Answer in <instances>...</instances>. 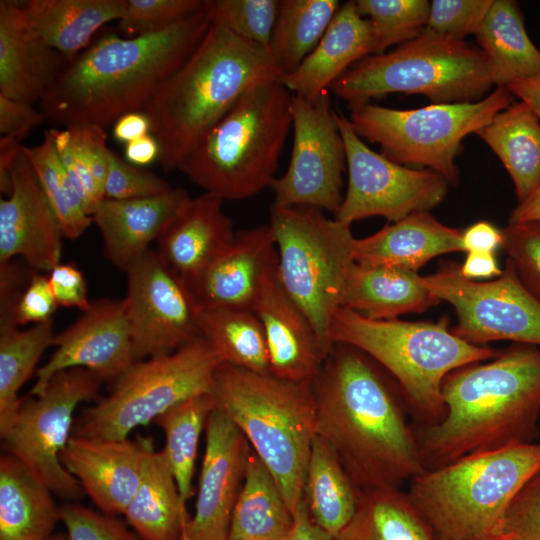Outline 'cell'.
<instances>
[{
    "label": "cell",
    "instance_id": "1",
    "mask_svg": "<svg viewBox=\"0 0 540 540\" xmlns=\"http://www.w3.org/2000/svg\"><path fill=\"white\" fill-rule=\"evenodd\" d=\"M311 385L316 435L360 490L401 489L425 471L402 394L369 356L334 343Z\"/></svg>",
    "mask_w": 540,
    "mask_h": 540
},
{
    "label": "cell",
    "instance_id": "2",
    "mask_svg": "<svg viewBox=\"0 0 540 540\" xmlns=\"http://www.w3.org/2000/svg\"><path fill=\"white\" fill-rule=\"evenodd\" d=\"M444 416L416 439L425 470L469 454L535 443L540 417V347L515 343L487 363L450 372L442 384Z\"/></svg>",
    "mask_w": 540,
    "mask_h": 540
},
{
    "label": "cell",
    "instance_id": "3",
    "mask_svg": "<svg viewBox=\"0 0 540 540\" xmlns=\"http://www.w3.org/2000/svg\"><path fill=\"white\" fill-rule=\"evenodd\" d=\"M210 27L204 8L160 32L103 36L68 61L40 102L41 113L45 120L65 127L85 122L106 129L124 114L142 111Z\"/></svg>",
    "mask_w": 540,
    "mask_h": 540
},
{
    "label": "cell",
    "instance_id": "4",
    "mask_svg": "<svg viewBox=\"0 0 540 540\" xmlns=\"http://www.w3.org/2000/svg\"><path fill=\"white\" fill-rule=\"evenodd\" d=\"M280 78L265 48L211 25L191 56L158 86L142 110L158 142L161 167L177 169L247 89Z\"/></svg>",
    "mask_w": 540,
    "mask_h": 540
},
{
    "label": "cell",
    "instance_id": "5",
    "mask_svg": "<svg viewBox=\"0 0 540 540\" xmlns=\"http://www.w3.org/2000/svg\"><path fill=\"white\" fill-rule=\"evenodd\" d=\"M212 394L271 472L293 514L304 498L316 437L311 382H291L220 364Z\"/></svg>",
    "mask_w": 540,
    "mask_h": 540
},
{
    "label": "cell",
    "instance_id": "6",
    "mask_svg": "<svg viewBox=\"0 0 540 540\" xmlns=\"http://www.w3.org/2000/svg\"><path fill=\"white\" fill-rule=\"evenodd\" d=\"M292 98L280 79L254 84L177 169L223 200L251 198L270 187L292 126Z\"/></svg>",
    "mask_w": 540,
    "mask_h": 540
},
{
    "label": "cell",
    "instance_id": "7",
    "mask_svg": "<svg viewBox=\"0 0 540 540\" xmlns=\"http://www.w3.org/2000/svg\"><path fill=\"white\" fill-rule=\"evenodd\" d=\"M330 339L362 351L384 368L421 425L444 416L442 384L450 372L498 354L455 335L447 317L437 322L373 320L343 307L333 316Z\"/></svg>",
    "mask_w": 540,
    "mask_h": 540
},
{
    "label": "cell",
    "instance_id": "8",
    "mask_svg": "<svg viewBox=\"0 0 540 540\" xmlns=\"http://www.w3.org/2000/svg\"><path fill=\"white\" fill-rule=\"evenodd\" d=\"M540 472V443L474 453L425 470L407 495L439 537L492 536L519 491Z\"/></svg>",
    "mask_w": 540,
    "mask_h": 540
},
{
    "label": "cell",
    "instance_id": "9",
    "mask_svg": "<svg viewBox=\"0 0 540 540\" xmlns=\"http://www.w3.org/2000/svg\"><path fill=\"white\" fill-rule=\"evenodd\" d=\"M493 85L479 47L425 28L390 52L362 58L329 90L350 107L391 93L424 95L434 104L476 102Z\"/></svg>",
    "mask_w": 540,
    "mask_h": 540
},
{
    "label": "cell",
    "instance_id": "10",
    "mask_svg": "<svg viewBox=\"0 0 540 540\" xmlns=\"http://www.w3.org/2000/svg\"><path fill=\"white\" fill-rule=\"evenodd\" d=\"M269 215L278 280L311 322L326 358L333 347L331 322L356 262V238L351 226L327 218L317 208L272 203Z\"/></svg>",
    "mask_w": 540,
    "mask_h": 540
},
{
    "label": "cell",
    "instance_id": "11",
    "mask_svg": "<svg viewBox=\"0 0 540 540\" xmlns=\"http://www.w3.org/2000/svg\"><path fill=\"white\" fill-rule=\"evenodd\" d=\"M512 94L496 87L476 102L431 104L394 109L370 102L350 106V123L362 139L380 146L382 154L407 167H425L443 176L449 185L459 181L456 158L463 139L477 133L507 108Z\"/></svg>",
    "mask_w": 540,
    "mask_h": 540
},
{
    "label": "cell",
    "instance_id": "12",
    "mask_svg": "<svg viewBox=\"0 0 540 540\" xmlns=\"http://www.w3.org/2000/svg\"><path fill=\"white\" fill-rule=\"evenodd\" d=\"M220 364L202 337L172 353L135 361L112 382L107 396L75 419L72 436L127 439L177 404L212 393Z\"/></svg>",
    "mask_w": 540,
    "mask_h": 540
},
{
    "label": "cell",
    "instance_id": "13",
    "mask_svg": "<svg viewBox=\"0 0 540 540\" xmlns=\"http://www.w3.org/2000/svg\"><path fill=\"white\" fill-rule=\"evenodd\" d=\"M101 383L85 368L56 373L40 395L22 398L12 423L0 434L4 452L63 499L78 500L86 495L63 466L61 454L72 437L77 406L96 399Z\"/></svg>",
    "mask_w": 540,
    "mask_h": 540
},
{
    "label": "cell",
    "instance_id": "14",
    "mask_svg": "<svg viewBox=\"0 0 540 540\" xmlns=\"http://www.w3.org/2000/svg\"><path fill=\"white\" fill-rule=\"evenodd\" d=\"M424 286L441 301L452 305L455 335L484 346L492 341H512L540 347V301L519 280L509 260L499 277L475 281L460 272V263H442L422 276Z\"/></svg>",
    "mask_w": 540,
    "mask_h": 540
},
{
    "label": "cell",
    "instance_id": "15",
    "mask_svg": "<svg viewBox=\"0 0 540 540\" xmlns=\"http://www.w3.org/2000/svg\"><path fill=\"white\" fill-rule=\"evenodd\" d=\"M343 139L348 186L335 219L352 223L382 216L393 223L416 212H429L443 202L448 182L430 169L400 165L371 150L340 110H334Z\"/></svg>",
    "mask_w": 540,
    "mask_h": 540
},
{
    "label": "cell",
    "instance_id": "16",
    "mask_svg": "<svg viewBox=\"0 0 540 540\" xmlns=\"http://www.w3.org/2000/svg\"><path fill=\"white\" fill-rule=\"evenodd\" d=\"M293 145L287 171L270 188L274 204L312 207L336 215L342 195L346 153L329 90L314 99L293 95Z\"/></svg>",
    "mask_w": 540,
    "mask_h": 540
},
{
    "label": "cell",
    "instance_id": "17",
    "mask_svg": "<svg viewBox=\"0 0 540 540\" xmlns=\"http://www.w3.org/2000/svg\"><path fill=\"white\" fill-rule=\"evenodd\" d=\"M124 309L136 361L201 338L200 309L184 280L149 249L127 270Z\"/></svg>",
    "mask_w": 540,
    "mask_h": 540
},
{
    "label": "cell",
    "instance_id": "18",
    "mask_svg": "<svg viewBox=\"0 0 540 540\" xmlns=\"http://www.w3.org/2000/svg\"><path fill=\"white\" fill-rule=\"evenodd\" d=\"M55 351L36 371L30 395L38 396L58 372L85 368L101 382H114L136 360L123 299H97L53 340Z\"/></svg>",
    "mask_w": 540,
    "mask_h": 540
},
{
    "label": "cell",
    "instance_id": "19",
    "mask_svg": "<svg viewBox=\"0 0 540 540\" xmlns=\"http://www.w3.org/2000/svg\"><path fill=\"white\" fill-rule=\"evenodd\" d=\"M205 433L195 508L183 540H226L252 451L242 431L218 406Z\"/></svg>",
    "mask_w": 540,
    "mask_h": 540
},
{
    "label": "cell",
    "instance_id": "20",
    "mask_svg": "<svg viewBox=\"0 0 540 540\" xmlns=\"http://www.w3.org/2000/svg\"><path fill=\"white\" fill-rule=\"evenodd\" d=\"M8 171L11 191L0 199V264L21 257L31 270L50 272L61 263L60 221L23 148Z\"/></svg>",
    "mask_w": 540,
    "mask_h": 540
},
{
    "label": "cell",
    "instance_id": "21",
    "mask_svg": "<svg viewBox=\"0 0 540 540\" xmlns=\"http://www.w3.org/2000/svg\"><path fill=\"white\" fill-rule=\"evenodd\" d=\"M278 252L269 225L236 232L232 244L203 271L184 281L200 310L254 311L267 279L277 272Z\"/></svg>",
    "mask_w": 540,
    "mask_h": 540
},
{
    "label": "cell",
    "instance_id": "22",
    "mask_svg": "<svg viewBox=\"0 0 540 540\" xmlns=\"http://www.w3.org/2000/svg\"><path fill=\"white\" fill-rule=\"evenodd\" d=\"M151 437L98 439L72 436L61 454L65 469L99 511L125 513L141 481Z\"/></svg>",
    "mask_w": 540,
    "mask_h": 540
},
{
    "label": "cell",
    "instance_id": "23",
    "mask_svg": "<svg viewBox=\"0 0 540 540\" xmlns=\"http://www.w3.org/2000/svg\"><path fill=\"white\" fill-rule=\"evenodd\" d=\"M68 61L34 31L24 2L0 1V94L41 102Z\"/></svg>",
    "mask_w": 540,
    "mask_h": 540
},
{
    "label": "cell",
    "instance_id": "24",
    "mask_svg": "<svg viewBox=\"0 0 540 540\" xmlns=\"http://www.w3.org/2000/svg\"><path fill=\"white\" fill-rule=\"evenodd\" d=\"M254 312L264 331L270 374L312 382L325 358L311 322L285 292L277 272L265 282Z\"/></svg>",
    "mask_w": 540,
    "mask_h": 540
},
{
    "label": "cell",
    "instance_id": "25",
    "mask_svg": "<svg viewBox=\"0 0 540 540\" xmlns=\"http://www.w3.org/2000/svg\"><path fill=\"white\" fill-rule=\"evenodd\" d=\"M190 200L182 188L140 199H103L91 217L101 234L106 259L126 272Z\"/></svg>",
    "mask_w": 540,
    "mask_h": 540
},
{
    "label": "cell",
    "instance_id": "26",
    "mask_svg": "<svg viewBox=\"0 0 540 540\" xmlns=\"http://www.w3.org/2000/svg\"><path fill=\"white\" fill-rule=\"evenodd\" d=\"M223 202L210 193L191 198L157 240V252L184 281L203 271L235 239Z\"/></svg>",
    "mask_w": 540,
    "mask_h": 540
},
{
    "label": "cell",
    "instance_id": "27",
    "mask_svg": "<svg viewBox=\"0 0 540 540\" xmlns=\"http://www.w3.org/2000/svg\"><path fill=\"white\" fill-rule=\"evenodd\" d=\"M369 54H373L370 23L358 12L356 1H347L341 4L314 50L280 81L293 95L314 99Z\"/></svg>",
    "mask_w": 540,
    "mask_h": 540
},
{
    "label": "cell",
    "instance_id": "28",
    "mask_svg": "<svg viewBox=\"0 0 540 540\" xmlns=\"http://www.w3.org/2000/svg\"><path fill=\"white\" fill-rule=\"evenodd\" d=\"M464 251L462 230L446 226L429 212H416L355 241V261L417 272L429 260Z\"/></svg>",
    "mask_w": 540,
    "mask_h": 540
},
{
    "label": "cell",
    "instance_id": "29",
    "mask_svg": "<svg viewBox=\"0 0 540 540\" xmlns=\"http://www.w3.org/2000/svg\"><path fill=\"white\" fill-rule=\"evenodd\" d=\"M438 303L417 272L357 262L350 269L341 298V307L373 320L420 313Z\"/></svg>",
    "mask_w": 540,
    "mask_h": 540
},
{
    "label": "cell",
    "instance_id": "30",
    "mask_svg": "<svg viewBox=\"0 0 540 540\" xmlns=\"http://www.w3.org/2000/svg\"><path fill=\"white\" fill-rule=\"evenodd\" d=\"M53 492L12 455L0 456V540H46L60 520Z\"/></svg>",
    "mask_w": 540,
    "mask_h": 540
},
{
    "label": "cell",
    "instance_id": "31",
    "mask_svg": "<svg viewBox=\"0 0 540 540\" xmlns=\"http://www.w3.org/2000/svg\"><path fill=\"white\" fill-rule=\"evenodd\" d=\"M474 36L496 87L540 72V49L526 31L518 2L493 0Z\"/></svg>",
    "mask_w": 540,
    "mask_h": 540
},
{
    "label": "cell",
    "instance_id": "32",
    "mask_svg": "<svg viewBox=\"0 0 540 540\" xmlns=\"http://www.w3.org/2000/svg\"><path fill=\"white\" fill-rule=\"evenodd\" d=\"M126 0H28V21L50 47L71 60L106 23L119 20Z\"/></svg>",
    "mask_w": 540,
    "mask_h": 540
},
{
    "label": "cell",
    "instance_id": "33",
    "mask_svg": "<svg viewBox=\"0 0 540 540\" xmlns=\"http://www.w3.org/2000/svg\"><path fill=\"white\" fill-rule=\"evenodd\" d=\"M161 451L148 450L141 481L124 515L143 540H183L190 516Z\"/></svg>",
    "mask_w": 540,
    "mask_h": 540
},
{
    "label": "cell",
    "instance_id": "34",
    "mask_svg": "<svg viewBox=\"0 0 540 540\" xmlns=\"http://www.w3.org/2000/svg\"><path fill=\"white\" fill-rule=\"evenodd\" d=\"M498 156L518 202L540 183V120L522 101L512 102L476 133Z\"/></svg>",
    "mask_w": 540,
    "mask_h": 540
},
{
    "label": "cell",
    "instance_id": "35",
    "mask_svg": "<svg viewBox=\"0 0 540 540\" xmlns=\"http://www.w3.org/2000/svg\"><path fill=\"white\" fill-rule=\"evenodd\" d=\"M293 525L273 475L252 450L226 540H287Z\"/></svg>",
    "mask_w": 540,
    "mask_h": 540
},
{
    "label": "cell",
    "instance_id": "36",
    "mask_svg": "<svg viewBox=\"0 0 540 540\" xmlns=\"http://www.w3.org/2000/svg\"><path fill=\"white\" fill-rule=\"evenodd\" d=\"M360 491L333 449L316 435L304 483V500L313 521L334 537L354 515Z\"/></svg>",
    "mask_w": 540,
    "mask_h": 540
},
{
    "label": "cell",
    "instance_id": "37",
    "mask_svg": "<svg viewBox=\"0 0 540 540\" xmlns=\"http://www.w3.org/2000/svg\"><path fill=\"white\" fill-rule=\"evenodd\" d=\"M331 540H434L432 527L401 489L361 490L355 513Z\"/></svg>",
    "mask_w": 540,
    "mask_h": 540
},
{
    "label": "cell",
    "instance_id": "38",
    "mask_svg": "<svg viewBox=\"0 0 540 540\" xmlns=\"http://www.w3.org/2000/svg\"><path fill=\"white\" fill-rule=\"evenodd\" d=\"M340 6L337 0H279L267 52L281 77L314 50Z\"/></svg>",
    "mask_w": 540,
    "mask_h": 540
},
{
    "label": "cell",
    "instance_id": "39",
    "mask_svg": "<svg viewBox=\"0 0 540 540\" xmlns=\"http://www.w3.org/2000/svg\"><path fill=\"white\" fill-rule=\"evenodd\" d=\"M49 131L57 154L91 216L104 199L110 154L106 129L84 122Z\"/></svg>",
    "mask_w": 540,
    "mask_h": 540
},
{
    "label": "cell",
    "instance_id": "40",
    "mask_svg": "<svg viewBox=\"0 0 540 540\" xmlns=\"http://www.w3.org/2000/svg\"><path fill=\"white\" fill-rule=\"evenodd\" d=\"M201 336L222 364L270 374L262 325L251 310H200Z\"/></svg>",
    "mask_w": 540,
    "mask_h": 540
},
{
    "label": "cell",
    "instance_id": "41",
    "mask_svg": "<svg viewBox=\"0 0 540 540\" xmlns=\"http://www.w3.org/2000/svg\"><path fill=\"white\" fill-rule=\"evenodd\" d=\"M216 407L213 394L204 393L177 404L154 421L164 432L165 444L160 451L184 503L194 493L192 481L200 437Z\"/></svg>",
    "mask_w": 540,
    "mask_h": 540
},
{
    "label": "cell",
    "instance_id": "42",
    "mask_svg": "<svg viewBox=\"0 0 540 540\" xmlns=\"http://www.w3.org/2000/svg\"><path fill=\"white\" fill-rule=\"evenodd\" d=\"M55 335L53 320L28 329L0 327V434L15 418L22 402L19 391Z\"/></svg>",
    "mask_w": 540,
    "mask_h": 540
},
{
    "label": "cell",
    "instance_id": "43",
    "mask_svg": "<svg viewBox=\"0 0 540 540\" xmlns=\"http://www.w3.org/2000/svg\"><path fill=\"white\" fill-rule=\"evenodd\" d=\"M22 148L60 221L64 236L71 240L78 238L93 222L92 217L86 212L57 154L50 131H45L41 143Z\"/></svg>",
    "mask_w": 540,
    "mask_h": 540
},
{
    "label": "cell",
    "instance_id": "44",
    "mask_svg": "<svg viewBox=\"0 0 540 540\" xmlns=\"http://www.w3.org/2000/svg\"><path fill=\"white\" fill-rule=\"evenodd\" d=\"M367 16L373 36V54L416 38L427 26L431 2L427 0H356Z\"/></svg>",
    "mask_w": 540,
    "mask_h": 540
},
{
    "label": "cell",
    "instance_id": "45",
    "mask_svg": "<svg viewBox=\"0 0 540 540\" xmlns=\"http://www.w3.org/2000/svg\"><path fill=\"white\" fill-rule=\"evenodd\" d=\"M279 0H206L211 25L268 49Z\"/></svg>",
    "mask_w": 540,
    "mask_h": 540
},
{
    "label": "cell",
    "instance_id": "46",
    "mask_svg": "<svg viewBox=\"0 0 540 540\" xmlns=\"http://www.w3.org/2000/svg\"><path fill=\"white\" fill-rule=\"evenodd\" d=\"M204 8L205 0H126L118 21L135 37L163 31Z\"/></svg>",
    "mask_w": 540,
    "mask_h": 540
},
{
    "label": "cell",
    "instance_id": "47",
    "mask_svg": "<svg viewBox=\"0 0 540 540\" xmlns=\"http://www.w3.org/2000/svg\"><path fill=\"white\" fill-rule=\"evenodd\" d=\"M502 246L524 287L540 301V221L508 223Z\"/></svg>",
    "mask_w": 540,
    "mask_h": 540
},
{
    "label": "cell",
    "instance_id": "48",
    "mask_svg": "<svg viewBox=\"0 0 540 540\" xmlns=\"http://www.w3.org/2000/svg\"><path fill=\"white\" fill-rule=\"evenodd\" d=\"M171 188L164 179L152 171L135 166L110 150L104 199H140L163 194Z\"/></svg>",
    "mask_w": 540,
    "mask_h": 540
},
{
    "label": "cell",
    "instance_id": "49",
    "mask_svg": "<svg viewBox=\"0 0 540 540\" xmlns=\"http://www.w3.org/2000/svg\"><path fill=\"white\" fill-rule=\"evenodd\" d=\"M493 0H433L426 29L464 40L475 34Z\"/></svg>",
    "mask_w": 540,
    "mask_h": 540
},
{
    "label": "cell",
    "instance_id": "50",
    "mask_svg": "<svg viewBox=\"0 0 540 540\" xmlns=\"http://www.w3.org/2000/svg\"><path fill=\"white\" fill-rule=\"evenodd\" d=\"M60 521L66 527L67 540H143L116 516L77 503L60 507Z\"/></svg>",
    "mask_w": 540,
    "mask_h": 540
},
{
    "label": "cell",
    "instance_id": "51",
    "mask_svg": "<svg viewBox=\"0 0 540 540\" xmlns=\"http://www.w3.org/2000/svg\"><path fill=\"white\" fill-rule=\"evenodd\" d=\"M493 535L540 540V472L515 496Z\"/></svg>",
    "mask_w": 540,
    "mask_h": 540
},
{
    "label": "cell",
    "instance_id": "52",
    "mask_svg": "<svg viewBox=\"0 0 540 540\" xmlns=\"http://www.w3.org/2000/svg\"><path fill=\"white\" fill-rule=\"evenodd\" d=\"M57 307L48 276L33 271L28 284L15 303L10 318L0 327H20L50 321Z\"/></svg>",
    "mask_w": 540,
    "mask_h": 540
},
{
    "label": "cell",
    "instance_id": "53",
    "mask_svg": "<svg viewBox=\"0 0 540 540\" xmlns=\"http://www.w3.org/2000/svg\"><path fill=\"white\" fill-rule=\"evenodd\" d=\"M58 306L74 307L82 312L89 309L87 285L82 272L71 263H59L48 276Z\"/></svg>",
    "mask_w": 540,
    "mask_h": 540
},
{
    "label": "cell",
    "instance_id": "54",
    "mask_svg": "<svg viewBox=\"0 0 540 540\" xmlns=\"http://www.w3.org/2000/svg\"><path fill=\"white\" fill-rule=\"evenodd\" d=\"M45 118L33 104L0 94V134L19 142Z\"/></svg>",
    "mask_w": 540,
    "mask_h": 540
},
{
    "label": "cell",
    "instance_id": "55",
    "mask_svg": "<svg viewBox=\"0 0 540 540\" xmlns=\"http://www.w3.org/2000/svg\"><path fill=\"white\" fill-rule=\"evenodd\" d=\"M502 241V229L488 221L475 222L462 230V247L465 252L496 253Z\"/></svg>",
    "mask_w": 540,
    "mask_h": 540
},
{
    "label": "cell",
    "instance_id": "56",
    "mask_svg": "<svg viewBox=\"0 0 540 540\" xmlns=\"http://www.w3.org/2000/svg\"><path fill=\"white\" fill-rule=\"evenodd\" d=\"M461 274L470 280L499 277L502 273L495 253L467 252V256L460 264Z\"/></svg>",
    "mask_w": 540,
    "mask_h": 540
},
{
    "label": "cell",
    "instance_id": "57",
    "mask_svg": "<svg viewBox=\"0 0 540 540\" xmlns=\"http://www.w3.org/2000/svg\"><path fill=\"white\" fill-rule=\"evenodd\" d=\"M113 137L125 144L151 134V126L142 111L129 112L113 124Z\"/></svg>",
    "mask_w": 540,
    "mask_h": 540
},
{
    "label": "cell",
    "instance_id": "58",
    "mask_svg": "<svg viewBox=\"0 0 540 540\" xmlns=\"http://www.w3.org/2000/svg\"><path fill=\"white\" fill-rule=\"evenodd\" d=\"M331 538L313 521L303 498L293 513V525L287 540H331Z\"/></svg>",
    "mask_w": 540,
    "mask_h": 540
},
{
    "label": "cell",
    "instance_id": "59",
    "mask_svg": "<svg viewBox=\"0 0 540 540\" xmlns=\"http://www.w3.org/2000/svg\"><path fill=\"white\" fill-rule=\"evenodd\" d=\"M125 160L135 166L151 164L159 158V145L152 134L145 135L125 144Z\"/></svg>",
    "mask_w": 540,
    "mask_h": 540
},
{
    "label": "cell",
    "instance_id": "60",
    "mask_svg": "<svg viewBox=\"0 0 540 540\" xmlns=\"http://www.w3.org/2000/svg\"><path fill=\"white\" fill-rule=\"evenodd\" d=\"M519 101L528 105L540 120V72L512 81L506 87Z\"/></svg>",
    "mask_w": 540,
    "mask_h": 540
},
{
    "label": "cell",
    "instance_id": "61",
    "mask_svg": "<svg viewBox=\"0 0 540 540\" xmlns=\"http://www.w3.org/2000/svg\"><path fill=\"white\" fill-rule=\"evenodd\" d=\"M540 221V183L523 201L512 210L509 223Z\"/></svg>",
    "mask_w": 540,
    "mask_h": 540
},
{
    "label": "cell",
    "instance_id": "62",
    "mask_svg": "<svg viewBox=\"0 0 540 540\" xmlns=\"http://www.w3.org/2000/svg\"><path fill=\"white\" fill-rule=\"evenodd\" d=\"M46 540H67V535L63 533L52 534Z\"/></svg>",
    "mask_w": 540,
    "mask_h": 540
},
{
    "label": "cell",
    "instance_id": "63",
    "mask_svg": "<svg viewBox=\"0 0 540 540\" xmlns=\"http://www.w3.org/2000/svg\"><path fill=\"white\" fill-rule=\"evenodd\" d=\"M485 540H510V539L502 537V536H498V535H493L486 538Z\"/></svg>",
    "mask_w": 540,
    "mask_h": 540
},
{
    "label": "cell",
    "instance_id": "64",
    "mask_svg": "<svg viewBox=\"0 0 540 540\" xmlns=\"http://www.w3.org/2000/svg\"><path fill=\"white\" fill-rule=\"evenodd\" d=\"M439 540H449V539L439 537Z\"/></svg>",
    "mask_w": 540,
    "mask_h": 540
}]
</instances>
